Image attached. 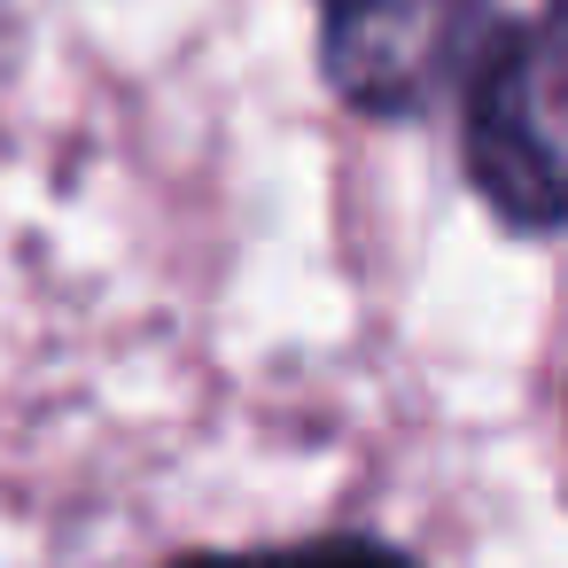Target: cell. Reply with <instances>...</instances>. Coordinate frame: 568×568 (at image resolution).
<instances>
[{
	"label": "cell",
	"instance_id": "cell-1",
	"mask_svg": "<svg viewBox=\"0 0 568 568\" xmlns=\"http://www.w3.org/2000/svg\"><path fill=\"white\" fill-rule=\"evenodd\" d=\"M467 180L521 226H568V0L506 24L467 87Z\"/></svg>",
	"mask_w": 568,
	"mask_h": 568
},
{
	"label": "cell",
	"instance_id": "cell-2",
	"mask_svg": "<svg viewBox=\"0 0 568 568\" xmlns=\"http://www.w3.org/2000/svg\"><path fill=\"white\" fill-rule=\"evenodd\" d=\"M483 32V0H320V71L366 118L428 110Z\"/></svg>",
	"mask_w": 568,
	"mask_h": 568
},
{
	"label": "cell",
	"instance_id": "cell-3",
	"mask_svg": "<svg viewBox=\"0 0 568 568\" xmlns=\"http://www.w3.org/2000/svg\"><path fill=\"white\" fill-rule=\"evenodd\" d=\"M172 568H420V560L382 537H304V545H265V552H187Z\"/></svg>",
	"mask_w": 568,
	"mask_h": 568
}]
</instances>
